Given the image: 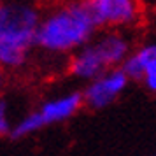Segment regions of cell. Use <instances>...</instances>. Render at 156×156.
<instances>
[{
  "label": "cell",
  "mask_w": 156,
  "mask_h": 156,
  "mask_svg": "<svg viewBox=\"0 0 156 156\" xmlns=\"http://www.w3.org/2000/svg\"><path fill=\"white\" fill-rule=\"evenodd\" d=\"M12 130V121L9 118V104L0 98V137H9Z\"/></svg>",
  "instance_id": "cell-10"
},
{
  "label": "cell",
  "mask_w": 156,
  "mask_h": 156,
  "mask_svg": "<svg viewBox=\"0 0 156 156\" xmlns=\"http://www.w3.org/2000/svg\"><path fill=\"white\" fill-rule=\"evenodd\" d=\"M42 11L32 0H0V41L34 49Z\"/></svg>",
  "instance_id": "cell-3"
},
{
  "label": "cell",
  "mask_w": 156,
  "mask_h": 156,
  "mask_svg": "<svg viewBox=\"0 0 156 156\" xmlns=\"http://www.w3.org/2000/svg\"><path fill=\"white\" fill-rule=\"evenodd\" d=\"M133 34L135 32L126 30H98L90 44L107 69H116L121 67L125 58L133 49Z\"/></svg>",
  "instance_id": "cell-6"
},
{
  "label": "cell",
  "mask_w": 156,
  "mask_h": 156,
  "mask_svg": "<svg viewBox=\"0 0 156 156\" xmlns=\"http://www.w3.org/2000/svg\"><path fill=\"white\" fill-rule=\"evenodd\" d=\"M98 30L135 32L144 23L146 11L137 0H83Z\"/></svg>",
  "instance_id": "cell-4"
},
{
  "label": "cell",
  "mask_w": 156,
  "mask_h": 156,
  "mask_svg": "<svg viewBox=\"0 0 156 156\" xmlns=\"http://www.w3.org/2000/svg\"><path fill=\"white\" fill-rule=\"evenodd\" d=\"M98 32L83 0H69L42 12L34 48L51 56H70Z\"/></svg>",
  "instance_id": "cell-1"
},
{
  "label": "cell",
  "mask_w": 156,
  "mask_h": 156,
  "mask_svg": "<svg viewBox=\"0 0 156 156\" xmlns=\"http://www.w3.org/2000/svg\"><path fill=\"white\" fill-rule=\"evenodd\" d=\"M128 83L130 81L119 67L109 69L102 76L86 83L84 90L81 91L83 105L90 111H104L119 98L121 93L126 90Z\"/></svg>",
  "instance_id": "cell-5"
},
{
  "label": "cell",
  "mask_w": 156,
  "mask_h": 156,
  "mask_svg": "<svg viewBox=\"0 0 156 156\" xmlns=\"http://www.w3.org/2000/svg\"><path fill=\"white\" fill-rule=\"evenodd\" d=\"M30 55L32 49L0 41V69L4 72H18L25 69L30 62Z\"/></svg>",
  "instance_id": "cell-8"
},
{
  "label": "cell",
  "mask_w": 156,
  "mask_h": 156,
  "mask_svg": "<svg viewBox=\"0 0 156 156\" xmlns=\"http://www.w3.org/2000/svg\"><path fill=\"white\" fill-rule=\"evenodd\" d=\"M151 60H156V39H149L146 42H142L140 46L133 48L132 53L121 63L119 69L128 77V81L140 83L144 69Z\"/></svg>",
  "instance_id": "cell-7"
},
{
  "label": "cell",
  "mask_w": 156,
  "mask_h": 156,
  "mask_svg": "<svg viewBox=\"0 0 156 156\" xmlns=\"http://www.w3.org/2000/svg\"><path fill=\"white\" fill-rule=\"evenodd\" d=\"M140 83L144 84V88H146L149 93L156 95V60H151V62L146 65Z\"/></svg>",
  "instance_id": "cell-9"
},
{
  "label": "cell",
  "mask_w": 156,
  "mask_h": 156,
  "mask_svg": "<svg viewBox=\"0 0 156 156\" xmlns=\"http://www.w3.org/2000/svg\"><path fill=\"white\" fill-rule=\"evenodd\" d=\"M83 107L84 105H83L81 91H69L65 95H60V97L48 98L39 105V109L25 114L16 125H12L9 137L12 140L27 139L46 126L60 125V123L74 118Z\"/></svg>",
  "instance_id": "cell-2"
},
{
  "label": "cell",
  "mask_w": 156,
  "mask_h": 156,
  "mask_svg": "<svg viewBox=\"0 0 156 156\" xmlns=\"http://www.w3.org/2000/svg\"><path fill=\"white\" fill-rule=\"evenodd\" d=\"M4 86H5V72L0 69V91L4 90Z\"/></svg>",
  "instance_id": "cell-12"
},
{
  "label": "cell",
  "mask_w": 156,
  "mask_h": 156,
  "mask_svg": "<svg viewBox=\"0 0 156 156\" xmlns=\"http://www.w3.org/2000/svg\"><path fill=\"white\" fill-rule=\"evenodd\" d=\"M144 11H156V0H137Z\"/></svg>",
  "instance_id": "cell-11"
}]
</instances>
